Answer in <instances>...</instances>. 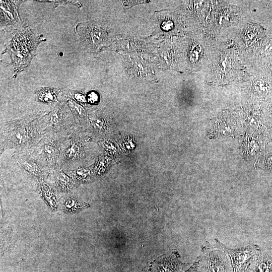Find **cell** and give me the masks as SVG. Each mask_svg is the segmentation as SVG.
Here are the masks:
<instances>
[{"instance_id": "obj_3", "label": "cell", "mask_w": 272, "mask_h": 272, "mask_svg": "<svg viewBox=\"0 0 272 272\" xmlns=\"http://www.w3.org/2000/svg\"><path fill=\"white\" fill-rule=\"evenodd\" d=\"M57 133L49 132L34 146L31 157L43 166L54 167L59 161L60 149L62 140L58 138Z\"/></svg>"}, {"instance_id": "obj_5", "label": "cell", "mask_w": 272, "mask_h": 272, "mask_svg": "<svg viewBox=\"0 0 272 272\" xmlns=\"http://www.w3.org/2000/svg\"><path fill=\"white\" fill-rule=\"evenodd\" d=\"M216 247L227 252L230 257L234 272H245L257 252V247L248 245L236 249H231L215 239Z\"/></svg>"}, {"instance_id": "obj_1", "label": "cell", "mask_w": 272, "mask_h": 272, "mask_svg": "<svg viewBox=\"0 0 272 272\" xmlns=\"http://www.w3.org/2000/svg\"><path fill=\"white\" fill-rule=\"evenodd\" d=\"M44 113L31 115L5 124L1 132V149L35 146L41 133L38 119L45 116Z\"/></svg>"}, {"instance_id": "obj_10", "label": "cell", "mask_w": 272, "mask_h": 272, "mask_svg": "<svg viewBox=\"0 0 272 272\" xmlns=\"http://www.w3.org/2000/svg\"><path fill=\"white\" fill-rule=\"evenodd\" d=\"M66 104L70 108L75 118L79 122H81L85 118V110L81 105L74 101L73 99L69 98L66 101Z\"/></svg>"}, {"instance_id": "obj_14", "label": "cell", "mask_w": 272, "mask_h": 272, "mask_svg": "<svg viewBox=\"0 0 272 272\" xmlns=\"http://www.w3.org/2000/svg\"><path fill=\"white\" fill-rule=\"evenodd\" d=\"M51 3H54L55 8L58 5L62 4H71L72 5H76L78 7H80L81 5L78 3H74L71 1H50Z\"/></svg>"}, {"instance_id": "obj_9", "label": "cell", "mask_w": 272, "mask_h": 272, "mask_svg": "<svg viewBox=\"0 0 272 272\" xmlns=\"http://www.w3.org/2000/svg\"><path fill=\"white\" fill-rule=\"evenodd\" d=\"M17 159L18 163L30 174L39 176L41 173L43 166L30 156H18Z\"/></svg>"}, {"instance_id": "obj_4", "label": "cell", "mask_w": 272, "mask_h": 272, "mask_svg": "<svg viewBox=\"0 0 272 272\" xmlns=\"http://www.w3.org/2000/svg\"><path fill=\"white\" fill-rule=\"evenodd\" d=\"M86 148L79 132H73L62 141L58 163L61 165H77L84 158Z\"/></svg>"}, {"instance_id": "obj_16", "label": "cell", "mask_w": 272, "mask_h": 272, "mask_svg": "<svg viewBox=\"0 0 272 272\" xmlns=\"http://www.w3.org/2000/svg\"><path fill=\"white\" fill-rule=\"evenodd\" d=\"M88 102L91 103H94L98 101V96L94 92L90 93L88 97Z\"/></svg>"}, {"instance_id": "obj_15", "label": "cell", "mask_w": 272, "mask_h": 272, "mask_svg": "<svg viewBox=\"0 0 272 272\" xmlns=\"http://www.w3.org/2000/svg\"><path fill=\"white\" fill-rule=\"evenodd\" d=\"M74 98L79 102L84 103L85 98L84 95L79 92H74L73 93Z\"/></svg>"}, {"instance_id": "obj_7", "label": "cell", "mask_w": 272, "mask_h": 272, "mask_svg": "<svg viewBox=\"0 0 272 272\" xmlns=\"http://www.w3.org/2000/svg\"><path fill=\"white\" fill-rule=\"evenodd\" d=\"M206 267L208 272H229L227 260L219 251L208 253L206 259Z\"/></svg>"}, {"instance_id": "obj_13", "label": "cell", "mask_w": 272, "mask_h": 272, "mask_svg": "<svg viewBox=\"0 0 272 272\" xmlns=\"http://www.w3.org/2000/svg\"><path fill=\"white\" fill-rule=\"evenodd\" d=\"M90 170L84 167H79L72 171L73 176L77 180H85L88 177Z\"/></svg>"}, {"instance_id": "obj_11", "label": "cell", "mask_w": 272, "mask_h": 272, "mask_svg": "<svg viewBox=\"0 0 272 272\" xmlns=\"http://www.w3.org/2000/svg\"><path fill=\"white\" fill-rule=\"evenodd\" d=\"M254 272H272V261L263 257L256 262Z\"/></svg>"}, {"instance_id": "obj_2", "label": "cell", "mask_w": 272, "mask_h": 272, "mask_svg": "<svg viewBox=\"0 0 272 272\" xmlns=\"http://www.w3.org/2000/svg\"><path fill=\"white\" fill-rule=\"evenodd\" d=\"M15 30L12 39L3 53H9L15 72L17 74L29 65L34 56V51L37 45L46 39L34 36L28 27Z\"/></svg>"}, {"instance_id": "obj_6", "label": "cell", "mask_w": 272, "mask_h": 272, "mask_svg": "<svg viewBox=\"0 0 272 272\" xmlns=\"http://www.w3.org/2000/svg\"><path fill=\"white\" fill-rule=\"evenodd\" d=\"M44 131L57 133L70 129L73 125L67 109L64 104H59L51 111L45 123Z\"/></svg>"}, {"instance_id": "obj_12", "label": "cell", "mask_w": 272, "mask_h": 272, "mask_svg": "<svg viewBox=\"0 0 272 272\" xmlns=\"http://www.w3.org/2000/svg\"><path fill=\"white\" fill-rule=\"evenodd\" d=\"M55 172L58 185L59 184L62 188H67L71 182L69 177L61 169H57Z\"/></svg>"}, {"instance_id": "obj_8", "label": "cell", "mask_w": 272, "mask_h": 272, "mask_svg": "<svg viewBox=\"0 0 272 272\" xmlns=\"http://www.w3.org/2000/svg\"><path fill=\"white\" fill-rule=\"evenodd\" d=\"M61 92V90L58 88L42 87L37 89L35 95L38 101L52 104L57 101V96Z\"/></svg>"}]
</instances>
